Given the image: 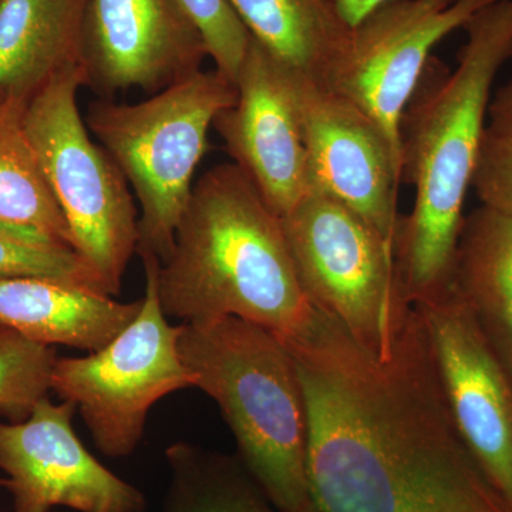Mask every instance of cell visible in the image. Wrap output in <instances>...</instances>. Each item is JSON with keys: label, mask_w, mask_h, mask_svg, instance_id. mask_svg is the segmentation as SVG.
<instances>
[{"label": "cell", "mask_w": 512, "mask_h": 512, "mask_svg": "<svg viewBox=\"0 0 512 512\" xmlns=\"http://www.w3.org/2000/svg\"><path fill=\"white\" fill-rule=\"evenodd\" d=\"M237 96V84L224 74L201 69L140 103L104 99L90 104L87 128L140 204L138 255L164 262L173 252L195 170L210 148V128Z\"/></svg>", "instance_id": "obj_5"}, {"label": "cell", "mask_w": 512, "mask_h": 512, "mask_svg": "<svg viewBox=\"0 0 512 512\" xmlns=\"http://www.w3.org/2000/svg\"><path fill=\"white\" fill-rule=\"evenodd\" d=\"M87 5L0 0V99L29 101L56 74L83 66Z\"/></svg>", "instance_id": "obj_16"}, {"label": "cell", "mask_w": 512, "mask_h": 512, "mask_svg": "<svg viewBox=\"0 0 512 512\" xmlns=\"http://www.w3.org/2000/svg\"><path fill=\"white\" fill-rule=\"evenodd\" d=\"M56 360L50 346L0 323V413L13 421L28 419L52 390Z\"/></svg>", "instance_id": "obj_22"}, {"label": "cell", "mask_w": 512, "mask_h": 512, "mask_svg": "<svg viewBox=\"0 0 512 512\" xmlns=\"http://www.w3.org/2000/svg\"><path fill=\"white\" fill-rule=\"evenodd\" d=\"M28 103L0 99V220L33 225L73 247L69 225L26 133Z\"/></svg>", "instance_id": "obj_20"}, {"label": "cell", "mask_w": 512, "mask_h": 512, "mask_svg": "<svg viewBox=\"0 0 512 512\" xmlns=\"http://www.w3.org/2000/svg\"><path fill=\"white\" fill-rule=\"evenodd\" d=\"M463 29L456 69L430 59L400 124L414 205L400 218L394 261L412 306L451 286L493 84L512 59V0L485 6Z\"/></svg>", "instance_id": "obj_2"}, {"label": "cell", "mask_w": 512, "mask_h": 512, "mask_svg": "<svg viewBox=\"0 0 512 512\" xmlns=\"http://www.w3.org/2000/svg\"><path fill=\"white\" fill-rule=\"evenodd\" d=\"M444 403L487 483L512 512V382L454 286L413 305Z\"/></svg>", "instance_id": "obj_10"}, {"label": "cell", "mask_w": 512, "mask_h": 512, "mask_svg": "<svg viewBox=\"0 0 512 512\" xmlns=\"http://www.w3.org/2000/svg\"><path fill=\"white\" fill-rule=\"evenodd\" d=\"M471 188L484 207L512 215V79L491 96Z\"/></svg>", "instance_id": "obj_23"}, {"label": "cell", "mask_w": 512, "mask_h": 512, "mask_svg": "<svg viewBox=\"0 0 512 512\" xmlns=\"http://www.w3.org/2000/svg\"><path fill=\"white\" fill-rule=\"evenodd\" d=\"M389 2L393 0H335L343 18L352 28L370 12Z\"/></svg>", "instance_id": "obj_25"}, {"label": "cell", "mask_w": 512, "mask_h": 512, "mask_svg": "<svg viewBox=\"0 0 512 512\" xmlns=\"http://www.w3.org/2000/svg\"><path fill=\"white\" fill-rule=\"evenodd\" d=\"M76 406L43 397L28 419L0 423V485L15 512H146L143 493L111 473L73 430Z\"/></svg>", "instance_id": "obj_11"}, {"label": "cell", "mask_w": 512, "mask_h": 512, "mask_svg": "<svg viewBox=\"0 0 512 512\" xmlns=\"http://www.w3.org/2000/svg\"><path fill=\"white\" fill-rule=\"evenodd\" d=\"M165 458L171 473L165 512H275L239 457L175 443Z\"/></svg>", "instance_id": "obj_19"}, {"label": "cell", "mask_w": 512, "mask_h": 512, "mask_svg": "<svg viewBox=\"0 0 512 512\" xmlns=\"http://www.w3.org/2000/svg\"><path fill=\"white\" fill-rule=\"evenodd\" d=\"M207 57L180 0H89L83 66L86 86L100 96L156 94L197 73Z\"/></svg>", "instance_id": "obj_14"}, {"label": "cell", "mask_w": 512, "mask_h": 512, "mask_svg": "<svg viewBox=\"0 0 512 512\" xmlns=\"http://www.w3.org/2000/svg\"><path fill=\"white\" fill-rule=\"evenodd\" d=\"M157 291L167 318H238L285 345L308 335L320 315L296 275L281 218L234 163L194 184L173 252L158 264Z\"/></svg>", "instance_id": "obj_3"}, {"label": "cell", "mask_w": 512, "mask_h": 512, "mask_svg": "<svg viewBox=\"0 0 512 512\" xmlns=\"http://www.w3.org/2000/svg\"><path fill=\"white\" fill-rule=\"evenodd\" d=\"M295 86L313 185L355 211L394 251L402 161L348 99L301 74Z\"/></svg>", "instance_id": "obj_13"}, {"label": "cell", "mask_w": 512, "mask_h": 512, "mask_svg": "<svg viewBox=\"0 0 512 512\" xmlns=\"http://www.w3.org/2000/svg\"><path fill=\"white\" fill-rule=\"evenodd\" d=\"M146 293L136 318L104 348L57 357L52 390L74 403L104 456L124 458L143 439L151 407L194 379L178 349L181 326L168 322L157 291L160 259L141 255Z\"/></svg>", "instance_id": "obj_8"}, {"label": "cell", "mask_w": 512, "mask_h": 512, "mask_svg": "<svg viewBox=\"0 0 512 512\" xmlns=\"http://www.w3.org/2000/svg\"><path fill=\"white\" fill-rule=\"evenodd\" d=\"M15 278L53 279L107 295L72 245L33 225L0 220V279Z\"/></svg>", "instance_id": "obj_21"}, {"label": "cell", "mask_w": 512, "mask_h": 512, "mask_svg": "<svg viewBox=\"0 0 512 512\" xmlns=\"http://www.w3.org/2000/svg\"><path fill=\"white\" fill-rule=\"evenodd\" d=\"M266 52L286 69L323 82L352 37L335 0H228Z\"/></svg>", "instance_id": "obj_18"}, {"label": "cell", "mask_w": 512, "mask_h": 512, "mask_svg": "<svg viewBox=\"0 0 512 512\" xmlns=\"http://www.w3.org/2000/svg\"><path fill=\"white\" fill-rule=\"evenodd\" d=\"M285 512H322L319 510L318 507H316L315 504H313V501L311 504L305 505V507L299 508V510L295 511H285Z\"/></svg>", "instance_id": "obj_26"}, {"label": "cell", "mask_w": 512, "mask_h": 512, "mask_svg": "<svg viewBox=\"0 0 512 512\" xmlns=\"http://www.w3.org/2000/svg\"><path fill=\"white\" fill-rule=\"evenodd\" d=\"M180 3L200 30L215 70L237 82L251 35L228 0H180Z\"/></svg>", "instance_id": "obj_24"}, {"label": "cell", "mask_w": 512, "mask_h": 512, "mask_svg": "<svg viewBox=\"0 0 512 512\" xmlns=\"http://www.w3.org/2000/svg\"><path fill=\"white\" fill-rule=\"evenodd\" d=\"M288 349L320 511L510 512L458 436L413 306L389 360L367 353L323 313Z\"/></svg>", "instance_id": "obj_1"}, {"label": "cell", "mask_w": 512, "mask_h": 512, "mask_svg": "<svg viewBox=\"0 0 512 512\" xmlns=\"http://www.w3.org/2000/svg\"><path fill=\"white\" fill-rule=\"evenodd\" d=\"M451 285L512 382V215L480 205L464 218Z\"/></svg>", "instance_id": "obj_17"}, {"label": "cell", "mask_w": 512, "mask_h": 512, "mask_svg": "<svg viewBox=\"0 0 512 512\" xmlns=\"http://www.w3.org/2000/svg\"><path fill=\"white\" fill-rule=\"evenodd\" d=\"M86 70L56 74L29 100L25 128L73 247L92 266L107 295L121 291L128 262L137 254L138 215L126 177L90 138L79 109Z\"/></svg>", "instance_id": "obj_6"}, {"label": "cell", "mask_w": 512, "mask_h": 512, "mask_svg": "<svg viewBox=\"0 0 512 512\" xmlns=\"http://www.w3.org/2000/svg\"><path fill=\"white\" fill-rule=\"evenodd\" d=\"M141 303L53 279H0V323L46 346L96 352L133 322Z\"/></svg>", "instance_id": "obj_15"}, {"label": "cell", "mask_w": 512, "mask_h": 512, "mask_svg": "<svg viewBox=\"0 0 512 512\" xmlns=\"http://www.w3.org/2000/svg\"><path fill=\"white\" fill-rule=\"evenodd\" d=\"M281 221L312 305L360 348L389 360L412 313L393 249L355 211L318 188Z\"/></svg>", "instance_id": "obj_7"}, {"label": "cell", "mask_w": 512, "mask_h": 512, "mask_svg": "<svg viewBox=\"0 0 512 512\" xmlns=\"http://www.w3.org/2000/svg\"><path fill=\"white\" fill-rule=\"evenodd\" d=\"M235 84L237 101L212 127L268 207L284 218L315 190L295 73L251 37Z\"/></svg>", "instance_id": "obj_12"}, {"label": "cell", "mask_w": 512, "mask_h": 512, "mask_svg": "<svg viewBox=\"0 0 512 512\" xmlns=\"http://www.w3.org/2000/svg\"><path fill=\"white\" fill-rule=\"evenodd\" d=\"M497 0H393L353 26L323 84L365 111L402 161L400 124L431 52Z\"/></svg>", "instance_id": "obj_9"}, {"label": "cell", "mask_w": 512, "mask_h": 512, "mask_svg": "<svg viewBox=\"0 0 512 512\" xmlns=\"http://www.w3.org/2000/svg\"><path fill=\"white\" fill-rule=\"evenodd\" d=\"M178 349L194 387L220 407L238 457L275 510L311 504L305 399L288 346L261 326L224 318L183 323Z\"/></svg>", "instance_id": "obj_4"}]
</instances>
